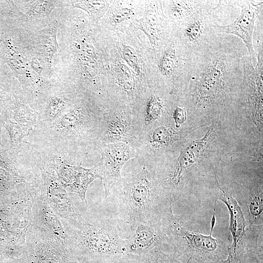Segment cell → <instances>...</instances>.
Instances as JSON below:
<instances>
[{"mask_svg":"<svg viewBox=\"0 0 263 263\" xmlns=\"http://www.w3.org/2000/svg\"><path fill=\"white\" fill-rule=\"evenodd\" d=\"M6 94L4 90L0 87V113L2 111L6 99Z\"/></svg>","mask_w":263,"mask_h":263,"instance_id":"obj_35","label":"cell"},{"mask_svg":"<svg viewBox=\"0 0 263 263\" xmlns=\"http://www.w3.org/2000/svg\"><path fill=\"white\" fill-rule=\"evenodd\" d=\"M4 127L10 135L11 150L13 152L17 154L21 146L23 138L29 131L18 123L13 122L5 124Z\"/></svg>","mask_w":263,"mask_h":263,"instance_id":"obj_28","label":"cell"},{"mask_svg":"<svg viewBox=\"0 0 263 263\" xmlns=\"http://www.w3.org/2000/svg\"><path fill=\"white\" fill-rule=\"evenodd\" d=\"M241 8L239 17L232 22L225 25L214 23L216 34L230 35L238 38L244 44L254 67L257 61V53L254 48L253 35L255 22L263 10V0H237Z\"/></svg>","mask_w":263,"mask_h":263,"instance_id":"obj_15","label":"cell"},{"mask_svg":"<svg viewBox=\"0 0 263 263\" xmlns=\"http://www.w3.org/2000/svg\"><path fill=\"white\" fill-rule=\"evenodd\" d=\"M206 0L163 1L164 10L168 18L177 26L199 11Z\"/></svg>","mask_w":263,"mask_h":263,"instance_id":"obj_25","label":"cell"},{"mask_svg":"<svg viewBox=\"0 0 263 263\" xmlns=\"http://www.w3.org/2000/svg\"><path fill=\"white\" fill-rule=\"evenodd\" d=\"M112 2L106 0H63L64 6L85 11L92 20L100 18Z\"/></svg>","mask_w":263,"mask_h":263,"instance_id":"obj_27","label":"cell"},{"mask_svg":"<svg viewBox=\"0 0 263 263\" xmlns=\"http://www.w3.org/2000/svg\"><path fill=\"white\" fill-rule=\"evenodd\" d=\"M122 52L125 60L136 74L139 75L141 69L138 57L135 51L131 47L124 45L123 47Z\"/></svg>","mask_w":263,"mask_h":263,"instance_id":"obj_30","label":"cell"},{"mask_svg":"<svg viewBox=\"0 0 263 263\" xmlns=\"http://www.w3.org/2000/svg\"><path fill=\"white\" fill-rule=\"evenodd\" d=\"M160 187L153 172L144 165L139 173L133 177L122 178L111 189L126 209L131 231L140 224L158 219L171 203L163 206L160 201Z\"/></svg>","mask_w":263,"mask_h":263,"instance_id":"obj_5","label":"cell"},{"mask_svg":"<svg viewBox=\"0 0 263 263\" xmlns=\"http://www.w3.org/2000/svg\"><path fill=\"white\" fill-rule=\"evenodd\" d=\"M80 263H111L129 255L127 240L120 235L117 219H103L91 224L85 221L74 225L65 222Z\"/></svg>","mask_w":263,"mask_h":263,"instance_id":"obj_4","label":"cell"},{"mask_svg":"<svg viewBox=\"0 0 263 263\" xmlns=\"http://www.w3.org/2000/svg\"><path fill=\"white\" fill-rule=\"evenodd\" d=\"M220 2L206 0L199 11L176 26L174 36L194 56L204 52L217 34L212 25L218 23L216 11Z\"/></svg>","mask_w":263,"mask_h":263,"instance_id":"obj_10","label":"cell"},{"mask_svg":"<svg viewBox=\"0 0 263 263\" xmlns=\"http://www.w3.org/2000/svg\"><path fill=\"white\" fill-rule=\"evenodd\" d=\"M1 43L0 58L10 67L20 84L23 97L28 104L34 108L39 100L58 80L57 78H46L37 74L29 60L9 38L4 37Z\"/></svg>","mask_w":263,"mask_h":263,"instance_id":"obj_7","label":"cell"},{"mask_svg":"<svg viewBox=\"0 0 263 263\" xmlns=\"http://www.w3.org/2000/svg\"><path fill=\"white\" fill-rule=\"evenodd\" d=\"M29 233L24 245L27 263H80L53 247L32 230Z\"/></svg>","mask_w":263,"mask_h":263,"instance_id":"obj_23","label":"cell"},{"mask_svg":"<svg viewBox=\"0 0 263 263\" xmlns=\"http://www.w3.org/2000/svg\"><path fill=\"white\" fill-rule=\"evenodd\" d=\"M57 25L54 17L52 21L42 29L22 30L4 28L3 36L9 38L24 56L36 58L51 75L56 76L52 66L58 47Z\"/></svg>","mask_w":263,"mask_h":263,"instance_id":"obj_8","label":"cell"},{"mask_svg":"<svg viewBox=\"0 0 263 263\" xmlns=\"http://www.w3.org/2000/svg\"><path fill=\"white\" fill-rule=\"evenodd\" d=\"M56 19L58 47L53 58V72L60 82L96 99L101 93L97 54L89 24L72 12H59Z\"/></svg>","mask_w":263,"mask_h":263,"instance_id":"obj_2","label":"cell"},{"mask_svg":"<svg viewBox=\"0 0 263 263\" xmlns=\"http://www.w3.org/2000/svg\"><path fill=\"white\" fill-rule=\"evenodd\" d=\"M134 12L132 9L130 8L117 6L112 11L111 19L113 22L118 24L131 18Z\"/></svg>","mask_w":263,"mask_h":263,"instance_id":"obj_31","label":"cell"},{"mask_svg":"<svg viewBox=\"0 0 263 263\" xmlns=\"http://www.w3.org/2000/svg\"><path fill=\"white\" fill-rule=\"evenodd\" d=\"M111 108L102 114L97 144L133 143L138 137V132L132 109L118 105Z\"/></svg>","mask_w":263,"mask_h":263,"instance_id":"obj_13","label":"cell"},{"mask_svg":"<svg viewBox=\"0 0 263 263\" xmlns=\"http://www.w3.org/2000/svg\"><path fill=\"white\" fill-rule=\"evenodd\" d=\"M144 102L132 109L136 123L138 136L151 127L157 125L168 113L169 98L158 91H151Z\"/></svg>","mask_w":263,"mask_h":263,"instance_id":"obj_20","label":"cell"},{"mask_svg":"<svg viewBox=\"0 0 263 263\" xmlns=\"http://www.w3.org/2000/svg\"><path fill=\"white\" fill-rule=\"evenodd\" d=\"M129 255L146 256L154 249L160 247L164 242H168L159 222V218L152 222L139 224L134 233L127 239Z\"/></svg>","mask_w":263,"mask_h":263,"instance_id":"obj_21","label":"cell"},{"mask_svg":"<svg viewBox=\"0 0 263 263\" xmlns=\"http://www.w3.org/2000/svg\"><path fill=\"white\" fill-rule=\"evenodd\" d=\"M32 216L33 232L56 249L79 262L75 255L73 241L66 225L41 195L34 201Z\"/></svg>","mask_w":263,"mask_h":263,"instance_id":"obj_9","label":"cell"},{"mask_svg":"<svg viewBox=\"0 0 263 263\" xmlns=\"http://www.w3.org/2000/svg\"><path fill=\"white\" fill-rule=\"evenodd\" d=\"M104 112L95 101L83 95L54 122L38 127L43 138L61 145L68 157L76 161L95 150Z\"/></svg>","mask_w":263,"mask_h":263,"instance_id":"obj_3","label":"cell"},{"mask_svg":"<svg viewBox=\"0 0 263 263\" xmlns=\"http://www.w3.org/2000/svg\"><path fill=\"white\" fill-rule=\"evenodd\" d=\"M42 175L41 195L62 220L71 225L86 220L71 201L50 162L40 168Z\"/></svg>","mask_w":263,"mask_h":263,"instance_id":"obj_14","label":"cell"},{"mask_svg":"<svg viewBox=\"0 0 263 263\" xmlns=\"http://www.w3.org/2000/svg\"><path fill=\"white\" fill-rule=\"evenodd\" d=\"M248 208L251 217L254 222H262L263 201L262 191L256 192L250 198Z\"/></svg>","mask_w":263,"mask_h":263,"instance_id":"obj_29","label":"cell"},{"mask_svg":"<svg viewBox=\"0 0 263 263\" xmlns=\"http://www.w3.org/2000/svg\"><path fill=\"white\" fill-rule=\"evenodd\" d=\"M6 18V28L22 30L42 29L53 20V12L63 0H12L2 1Z\"/></svg>","mask_w":263,"mask_h":263,"instance_id":"obj_11","label":"cell"},{"mask_svg":"<svg viewBox=\"0 0 263 263\" xmlns=\"http://www.w3.org/2000/svg\"><path fill=\"white\" fill-rule=\"evenodd\" d=\"M187 111L185 107L176 106L173 110L172 118L175 126L179 128L186 120Z\"/></svg>","mask_w":263,"mask_h":263,"instance_id":"obj_34","label":"cell"},{"mask_svg":"<svg viewBox=\"0 0 263 263\" xmlns=\"http://www.w3.org/2000/svg\"><path fill=\"white\" fill-rule=\"evenodd\" d=\"M2 41V40L0 39V43Z\"/></svg>","mask_w":263,"mask_h":263,"instance_id":"obj_37","label":"cell"},{"mask_svg":"<svg viewBox=\"0 0 263 263\" xmlns=\"http://www.w3.org/2000/svg\"><path fill=\"white\" fill-rule=\"evenodd\" d=\"M62 186L69 187L71 191L78 194L82 201L87 204L86 192L90 184L97 178H101V169L98 163L93 167L86 169L78 164H70L60 159L51 161Z\"/></svg>","mask_w":263,"mask_h":263,"instance_id":"obj_19","label":"cell"},{"mask_svg":"<svg viewBox=\"0 0 263 263\" xmlns=\"http://www.w3.org/2000/svg\"><path fill=\"white\" fill-rule=\"evenodd\" d=\"M219 188L221 192L219 199L226 206L230 215L229 230L233 241L228 250V254L226 261L227 263H232L239 248V241L244 233L245 220L237 201L220 187Z\"/></svg>","mask_w":263,"mask_h":263,"instance_id":"obj_24","label":"cell"},{"mask_svg":"<svg viewBox=\"0 0 263 263\" xmlns=\"http://www.w3.org/2000/svg\"><path fill=\"white\" fill-rule=\"evenodd\" d=\"M83 95L58 79L37 104L39 125L50 124L64 114Z\"/></svg>","mask_w":263,"mask_h":263,"instance_id":"obj_17","label":"cell"},{"mask_svg":"<svg viewBox=\"0 0 263 263\" xmlns=\"http://www.w3.org/2000/svg\"><path fill=\"white\" fill-rule=\"evenodd\" d=\"M247 54L238 38L217 34L207 48L194 57L186 86L189 104L195 109L225 105L232 94L242 88L243 58Z\"/></svg>","mask_w":263,"mask_h":263,"instance_id":"obj_1","label":"cell"},{"mask_svg":"<svg viewBox=\"0 0 263 263\" xmlns=\"http://www.w3.org/2000/svg\"><path fill=\"white\" fill-rule=\"evenodd\" d=\"M173 37L159 56L158 73L163 80L174 87L186 86L191 73L194 56Z\"/></svg>","mask_w":263,"mask_h":263,"instance_id":"obj_12","label":"cell"},{"mask_svg":"<svg viewBox=\"0 0 263 263\" xmlns=\"http://www.w3.org/2000/svg\"><path fill=\"white\" fill-rule=\"evenodd\" d=\"M139 28L148 38L154 49L164 44L168 33V24L163 12L161 1H148L145 3L144 14L138 21Z\"/></svg>","mask_w":263,"mask_h":263,"instance_id":"obj_22","label":"cell"},{"mask_svg":"<svg viewBox=\"0 0 263 263\" xmlns=\"http://www.w3.org/2000/svg\"><path fill=\"white\" fill-rule=\"evenodd\" d=\"M255 263H263V259H257Z\"/></svg>","mask_w":263,"mask_h":263,"instance_id":"obj_36","label":"cell"},{"mask_svg":"<svg viewBox=\"0 0 263 263\" xmlns=\"http://www.w3.org/2000/svg\"><path fill=\"white\" fill-rule=\"evenodd\" d=\"M180 138L179 132L170 125L153 126L139 134L132 144L138 160L144 164L150 163L157 154L173 147Z\"/></svg>","mask_w":263,"mask_h":263,"instance_id":"obj_18","label":"cell"},{"mask_svg":"<svg viewBox=\"0 0 263 263\" xmlns=\"http://www.w3.org/2000/svg\"><path fill=\"white\" fill-rule=\"evenodd\" d=\"M161 228L168 242L174 247V253L193 259L197 263H225L228 250L212 236L216 218L215 209L209 235L187 230L173 214L172 204L163 210L159 218Z\"/></svg>","mask_w":263,"mask_h":263,"instance_id":"obj_6","label":"cell"},{"mask_svg":"<svg viewBox=\"0 0 263 263\" xmlns=\"http://www.w3.org/2000/svg\"><path fill=\"white\" fill-rule=\"evenodd\" d=\"M95 151L101 156L99 163L101 169V180L106 198L113 187L121 180L122 167L130 159L137 158V155L133 145L125 142L98 143Z\"/></svg>","mask_w":263,"mask_h":263,"instance_id":"obj_16","label":"cell"},{"mask_svg":"<svg viewBox=\"0 0 263 263\" xmlns=\"http://www.w3.org/2000/svg\"><path fill=\"white\" fill-rule=\"evenodd\" d=\"M190 259H188L187 263H189ZM157 263H184L180 259L179 257L175 254L166 253L162 250H160L157 256Z\"/></svg>","mask_w":263,"mask_h":263,"instance_id":"obj_33","label":"cell"},{"mask_svg":"<svg viewBox=\"0 0 263 263\" xmlns=\"http://www.w3.org/2000/svg\"><path fill=\"white\" fill-rule=\"evenodd\" d=\"M12 107L14 118L18 124L28 131L37 125L38 112L28 104L21 94L14 95Z\"/></svg>","mask_w":263,"mask_h":263,"instance_id":"obj_26","label":"cell"},{"mask_svg":"<svg viewBox=\"0 0 263 263\" xmlns=\"http://www.w3.org/2000/svg\"><path fill=\"white\" fill-rule=\"evenodd\" d=\"M111 263H155L148 256H136L128 255L116 260Z\"/></svg>","mask_w":263,"mask_h":263,"instance_id":"obj_32","label":"cell"}]
</instances>
